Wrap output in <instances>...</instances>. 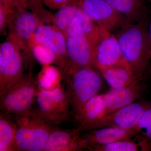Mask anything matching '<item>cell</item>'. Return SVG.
Returning <instances> with one entry per match:
<instances>
[{
  "instance_id": "22",
  "label": "cell",
  "mask_w": 151,
  "mask_h": 151,
  "mask_svg": "<svg viewBox=\"0 0 151 151\" xmlns=\"http://www.w3.org/2000/svg\"><path fill=\"white\" fill-rule=\"evenodd\" d=\"M136 137L132 139L122 140L107 144L92 147V151H147L145 144Z\"/></svg>"
},
{
  "instance_id": "12",
  "label": "cell",
  "mask_w": 151,
  "mask_h": 151,
  "mask_svg": "<svg viewBox=\"0 0 151 151\" xmlns=\"http://www.w3.org/2000/svg\"><path fill=\"white\" fill-rule=\"evenodd\" d=\"M94 46L91 41L84 37H66L68 61L63 73L78 68L94 66Z\"/></svg>"
},
{
  "instance_id": "3",
  "label": "cell",
  "mask_w": 151,
  "mask_h": 151,
  "mask_svg": "<svg viewBox=\"0 0 151 151\" xmlns=\"http://www.w3.org/2000/svg\"><path fill=\"white\" fill-rule=\"evenodd\" d=\"M15 117L16 140L19 151H43L54 127L33 108Z\"/></svg>"
},
{
  "instance_id": "17",
  "label": "cell",
  "mask_w": 151,
  "mask_h": 151,
  "mask_svg": "<svg viewBox=\"0 0 151 151\" xmlns=\"http://www.w3.org/2000/svg\"><path fill=\"white\" fill-rule=\"evenodd\" d=\"M103 94H97L88 100L76 119L82 131H89L92 126L104 115Z\"/></svg>"
},
{
  "instance_id": "8",
  "label": "cell",
  "mask_w": 151,
  "mask_h": 151,
  "mask_svg": "<svg viewBox=\"0 0 151 151\" xmlns=\"http://www.w3.org/2000/svg\"><path fill=\"white\" fill-rule=\"evenodd\" d=\"M44 22L37 14L24 9H16L11 15L9 22L8 36L17 41L22 52L28 57L32 55L29 43L38 27Z\"/></svg>"
},
{
  "instance_id": "1",
  "label": "cell",
  "mask_w": 151,
  "mask_h": 151,
  "mask_svg": "<svg viewBox=\"0 0 151 151\" xmlns=\"http://www.w3.org/2000/svg\"><path fill=\"white\" fill-rule=\"evenodd\" d=\"M118 30L115 35L124 58L136 79L142 81L151 58L145 22L131 23Z\"/></svg>"
},
{
  "instance_id": "26",
  "label": "cell",
  "mask_w": 151,
  "mask_h": 151,
  "mask_svg": "<svg viewBox=\"0 0 151 151\" xmlns=\"http://www.w3.org/2000/svg\"><path fill=\"white\" fill-rule=\"evenodd\" d=\"M42 0H22V4L26 9L28 8L34 13L37 14L44 22L50 21L52 15L44 7Z\"/></svg>"
},
{
  "instance_id": "14",
  "label": "cell",
  "mask_w": 151,
  "mask_h": 151,
  "mask_svg": "<svg viewBox=\"0 0 151 151\" xmlns=\"http://www.w3.org/2000/svg\"><path fill=\"white\" fill-rule=\"evenodd\" d=\"M82 128L78 127L71 129L53 128L43 151H76L84 150L81 135Z\"/></svg>"
},
{
  "instance_id": "30",
  "label": "cell",
  "mask_w": 151,
  "mask_h": 151,
  "mask_svg": "<svg viewBox=\"0 0 151 151\" xmlns=\"http://www.w3.org/2000/svg\"><path fill=\"white\" fill-rule=\"evenodd\" d=\"M149 41H150V53L151 56V19L149 25V29L148 30Z\"/></svg>"
},
{
  "instance_id": "24",
  "label": "cell",
  "mask_w": 151,
  "mask_h": 151,
  "mask_svg": "<svg viewBox=\"0 0 151 151\" xmlns=\"http://www.w3.org/2000/svg\"><path fill=\"white\" fill-rule=\"evenodd\" d=\"M60 73L58 69L50 65L43 66L38 76V85L41 89L49 90L59 81Z\"/></svg>"
},
{
  "instance_id": "21",
  "label": "cell",
  "mask_w": 151,
  "mask_h": 151,
  "mask_svg": "<svg viewBox=\"0 0 151 151\" xmlns=\"http://www.w3.org/2000/svg\"><path fill=\"white\" fill-rule=\"evenodd\" d=\"M79 1L70 0L52 15L53 24L63 33L76 15L79 8Z\"/></svg>"
},
{
  "instance_id": "27",
  "label": "cell",
  "mask_w": 151,
  "mask_h": 151,
  "mask_svg": "<svg viewBox=\"0 0 151 151\" xmlns=\"http://www.w3.org/2000/svg\"><path fill=\"white\" fill-rule=\"evenodd\" d=\"M15 9L6 6L0 3V31L1 35L5 33L9 20Z\"/></svg>"
},
{
  "instance_id": "29",
  "label": "cell",
  "mask_w": 151,
  "mask_h": 151,
  "mask_svg": "<svg viewBox=\"0 0 151 151\" xmlns=\"http://www.w3.org/2000/svg\"><path fill=\"white\" fill-rule=\"evenodd\" d=\"M0 3L13 9H24L19 0H0Z\"/></svg>"
},
{
  "instance_id": "11",
  "label": "cell",
  "mask_w": 151,
  "mask_h": 151,
  "mask_svg": "<svg viewBox=\"0 0 151 151\" xmlns=\"http://www.w3.org/2000/svg\"><path fill=\"white\" fill-rule=\"evenodd\" d=\"M93 66L97 70L113 66L130 68L115 35L105 31L94 46Z\"/></svg>"
},
{
  "instance_id": "18",
  "label": "cell",
  "mask_w": 151,
  "mask_h": 151,
  "mask_svg": "<svg viewBox=\"0 0 151 151\" xmlns=\"http://www.w3.org/2000/svg\"><path fill=\"white\" fill-rule=\"evenodd\" d=\"M132 23L145 22V7L143 0H105Z\"/></svg>"
},
{
  "instance_id": "6",
  "label": "cell",
  "mask_w": 151,
  "mask_h": 151,
  "mask_svg": "<svg viewBox=\"0 0 151 151\" xmlns=\"http://www.w3.org/2000/svg\"><path fill=\"white\" fill-rule=\"evenodd\" d=\"M22 51L15 40L8 36L0 47V94L13 86L23 74Z\"/></svg>"
},
{
  "instance_id": "15",
  "label": "cell",
  "mask_w": 151,
  "mask_h": 151,
  "mask_svg": "<svg viewBox=\"0 0 151 151\" xmlns=\"http://www.w3.org/2000/svg\"><path fill=\"white\" fill-rule=\"evenodd\" d=\"M134 130L126 129L118 127H109L90 130L81 136L85 150L98 145H107L122 140L135 139L138 135Z\"/></svg>"
},
{
  "instance_id": "31",
  "label": "cell",
  "mask_w": 151,
  "mask_h": 151,
  "mask_svg": "<svg viewBox=\"0 0 151 151\" xmlns=\"http://www.w3.org/2000/svg\"><path fill=\"white\" fill-rule=\"evenodd\" d=\"M19 1L20 3H21V4H22V0H19Z\"/></svg>"
},
{
  "instance_id": "19",
  "label": "cell",
  "mask_w": 151,
  "mask_h": 151,
  "mask_svg": "<svg viewBox=\"0 0 151 151\" xmlns=\"http://www.w3.org/2000/svg\"><path fill=\"white\" fill-rule=\"evenodd\" d=\"M98 70L111 88L127 87L137 81L129 68L113 66L101 68Z\"/></svg>"
},
{
  "instance_id": "9",
  "label": "cell",
  "mask_w": 151,
  "mask_h": 151,
  "mask_svg": "<svg viewBox=\"0 0 151 151\" xmlns=\"http://www.w3.org/2000/svg\"><path fill=\"white\" fill-rule=\"evenodd\" d=\"M151 106V102L137 101L102 116L89 131L105 127H115L134 130L141 115Z\"/></svg>"
},
{
  "instance_id": "20",
  "label": "cell",
  "mask_w": 151,
  "mask_h": 151,
  "mask_svg": "<svg viewBox=\"0 0 151 151\" xmlns=\"http://www.w3.org/2000/svg\"><path fill=\"white\" fill-rule=\"evenodd\" d=\"M16 125L9 116L1 113L0 116V151H19L16 140Z\"/></svg>"
},
{
  "instance_id": "10",
  "label": "cell",
  "mask_w": 151,
  "mask_h": 151,
  "mask_svg": "<svg viewBox=\"0 0 151 151\" xmlns=\"http://www.w3.org/2000/svg\"><path fill=\"white\" fill-rule=\"evenodd\" d=\"M32 38L36 42L54 52L56 58L55 63L63 73L68 61L66 37L64 33L54 24L42 23L38 27Z\"/></svg>"
},
{
  "instance_id": "16",
  "label": "cell",
  "mask_w": 151,
  "mask_h": 151,
  "mask_svg": "<svg viewBox=\"0 0 151 151\" xmlns=\"http://www.w3.org/2000/svg\"><path fill=\"white\" fill-rule=\"evenodd\" d=\"M105 31L85 15L79 8L64 33L66 37H84L95 45Z\"/></svg>"
},
{
  "instance_id": "13",
  "label": "cell",
  "mask_w": 151,
  "mask_h": 151,
  "mask_svg": "<svg viewBox=\"0 0 151 151\" xmlns=\"http://www.w3.org/2000/svg\"><path fill=\"white\" fill-rule=\"evenodd\" d=\"M145 89L142 81H138L127 87L111 88L103 94L104 115L138 101L142 97Z\"/></svg>"
},
{
  "instance_id": "5",
  "label": "cell",
  "mask_w": 151,
  "mask_h": 151,
  "mask_svg": "<svg viewBox=\"0 0 151 151\" xmlns=\"http://www.w3.org/2000/svg\"><path fill=\"white\" fill-rule=\"evenodd\" d=\"M35 110L49 124L54 127L68 120L70 101L67 91L58 86L50 90H38Z\"/></svg>"
},
{
  "instance_id": "28",
  "label": "cell",
  "mask_w": 151,
  "mask_h": 151,
  "mask_svg": "<svg viewBox=\"0 0 151 151\" xmlns=\"http://www.w3.org/2000/svg\"><path fill=\"white\" fill-rule=\"evenodd\" d=\"M70 0H42V3L50 9H55L64 6Z\"/></svg>"
},
{
  "instance_id": "2",
  "label": "cell",
  "mask_w": 151,
  "mask_h": 151,
  "mask_svg": "<svg viewBox=\"0 0 151 151\" xmlns=\"http://www.w3.org/2000/svg\"><path fill=\"white\" fill-rule=\"evenodd\" d=\"M96 69L94 66L80 67L63 73L75 119L86 102L103 87V76Z\"/></svg>"
},
{
  "instance_id": "23",
  "label": "cell",
  "mask_w": 151,
  "mask_h": 151,
  "mask_svg": "<svg viewBox=\"0 0 151 151\" xmlns=\"http://www.w3.org/2000/svg\"><path fill=\"white\" fill-rule=\"evenodd\" d=\"M28 46L32 55L42 66L55 63L56 58L54 52L46 47L36 42L32 38Z\"/></svg>"
},
{
  "instance_id": "7",
  "label": "cell",
  "mask_w": 151,
  "mask_h": 151,
  "mask_svg": "<svg viewBox=\"0 0 151 151\" xmlns=\"http://www.w3.org/2000/svg\"><path fill=\"white\" fill-rule=\"evenodd\" d=\"M79 5L84 15L104 30L111 32L131 23L105 0H80Z\"/></svg>"
},
{
  "instance_id": "4",
  "label": "cell",
  "mask_w": 151,
  "mask_h": 151,
  "mask_svg": "<svg viewBox=\"0 0 151 151\" xmlns=\"http://www.w3.org/2000/svg\"><path fill=\"white\" fill-rule=\"evenodd\" d=\"M37 85L32 74L23 75L13 86L0 94V108L3 114L16 116L31 110L38 90Z\"/></svg>"
},
{
  "instance_id": "25",
  "label": "cell",
  "mask_w": 151,
  "mask_h": 151,
  "mask_svg": "<svg viewBox=\"0 0 151 151\" xmlns=\"http://www.w3.org/2000/svg\"><path fill=\"white\" fill-rule=\"evenodd\" d=\"M134 130L140 133L151 149V106L141 115Z\"/></svg>"
}]
</instances>
